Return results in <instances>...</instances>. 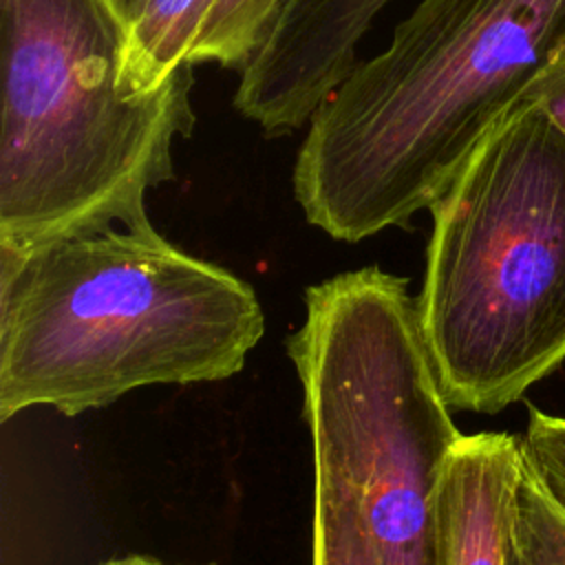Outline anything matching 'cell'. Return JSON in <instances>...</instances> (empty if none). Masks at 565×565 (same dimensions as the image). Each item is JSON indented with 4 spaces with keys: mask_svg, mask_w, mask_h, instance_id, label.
<instances>
[{
    "mask_svg": "<svg viewBox=\"0 0 565 565\" xmlns=\"http://www.w3.org/2000/svg\"><path fill=\"white\" fill-rule=\"evenodd\" d=\"M113 2H115L117 11L121 13V18L126 20L128 29H130V24L141 15V9H143V4H146V0H113Z\"/></svg>",
    "mask_w": 565,
    "mask_h": 565,
    "instance_id": "13",
    "label": "cell"
},
{
    "mask_svg": "<svg viewBox=\"0 0 565 565\" xmlns=\"http://www.w3.org/2000/svg\"><path fill=\"white\" fill-rule=\"evenodd\" d=\"M282 0H212L190 51V64L243 71L260 49Z\"/></svg>",
    "mask_w": 565,
    "mask_h": 565,
    "instance_id": "8",
    "label": "cell"
},
{
    "mask_svg": "<svg viewBox=\"0 0 565 565\" xmlns=\"http://www.w3.org/2000/svg\"><path fill=\"white\" fill-rule=\"evenodd\" d=\"M428 212L417 313L439 386L499 413L565 360V135L523 99Z\"/></svg>",
    "mask_w": 565,
    "mask_h": 565,
    "instance_id": "4",
    "label": "cell"
},
{
    "mask_svg": "<svg viewBox=\"0 0 565 565\" xmlns=\"http://www.w3.org/2000/svg\"><path fill=\"white\" fill-rule=\"evenodd\" d=\"M311 565H380L353 497L324 475L313 483Z\"/></svg>",
    "mask_w": 565,
    "mask_h": 565,
    "instance_id": "9",
    "label": "cell"
},
{
    "mask_svg": "<svg viewBox=\"0 0 565 565\" xmlns=\"http://www.w3.org/2000/svg\"><path fill=\"white\" fill-rule=\"evenodd\" d=\"M102 565H166V563L154 561V558H148V556H137V554H132V556L110 558V561H106V563H102Z\"/></svg>",
    "mask_w": 565,
    "mask_h": 565,
    "instance_id": "14",
    "label": "cell"
},
{
    "mask_svg": "<svg viewBox=\"0 0 565 565\" xmlns=\"http://www.w3.org/2000/svg\"><path fill=\"white\" fill-rule=\"evenodd\" d=\"M194 71L128 79L113 0H0V249L143 227L196 124Z\"/></svg>",
    "mask_w": 565,
    "mask_h": 565,
    "instance_id": "3",
    "label": "cell"
},
{
    "mask_svg": "<svg viewBox=\"0 0 565 565\" xmlns=\"http://www.w3.org/2000/svg\"><path fill=\"white\" fill-rule=\"evenodd\" d=\"M519 475V437L508 433L459 437L439 490V565H508Z\"/></svg>",
    "mask_w": 565,
    "mask_h": 565,
    "instance_id": "7",
    "label": "cell"
},
{
    "mask_svg": "<svg viewBox=\"0 0 565 565\" xmlns=\"http://www.w3.org/2000/svg\"><path fill=\"white\" fill-rule=\"evenodd\" d=\"M565 42V0H419L324 97L294 163L305 218L358 243L430 210Z\"/></svg>",
    "mask_w": 565,
    "mask_h": 565,
    "instance_id": "1",
    "label": "cell"
},
{
    "mask_svg": "<svg viewBox=\"0 0 565 565\" xmlns=\"http://www.w3.org/2000/svg\"><path fill=\"white\" fill-rule=\"evenodd\" d=\"M523 99L536 104L565 135V42L554 51V55L534 77Z\"/></svg>",
    "mask_w": 565,
    "mask_h": 565,
    "instance_id": "12",
    "label": "cell"
},
{
    "mask_svg": "<svg viewBox=\"0 0 565 565\" xmlns=\"http://www.w3.org/2000/svg\"><path fill=\"white\" fill-rule=\"evenodd\" d=\"M519 450L545 497L565 516V417L530 408Z\"/></svg>",
    "mask_w": 565,
    "mask_h": 565,
    "instance_id": "11",
    "label": "cell"
},
{
    "mask_svg": "<svg viewBox=\"0 0 565 565\" xmlns=\"http://www.w3.org/2000/svg\"><path fill=\"white\" fill-rule=\"evenodd\" d=\"M393 0H282L260 49L243 66L234 108L263 135L307 126L360 62V44Z\"/></svg>",
    "mask_w": 565,
    "mask_h": 565,
    "instance_id": "6",
    "label": "cell"
},
{
    "mask_svg": "<svg viewBox=\"0 0 565 565\" xmlns=\"http://www.w3.org/2000/svg\"><path fill=\"white\" fill-rule=\"evenodd\" d=\"M508 565H565V516L521 459Z\"/></svg>",
    "mask_w": 565,
    "mask_h": 565,
    "instance_id": "10",
    "label": "cell"
},
{
    "mask_svg": "<svg viewBox=\"0 0 565 565\" xmlns=\"http://www.w3.org/2000/svg\"><path fill=\"white\" fill-rule=\"evenodd\" d=\"M265 333L249 282L154 225L0 249V422L236 375Z\"/></svg>",
    "mask_w": 565,
    "mask_h": 565,
    "instance_id": "2",
    "label": "cell"
},
{
    "mask_svg": "<svg viewBox=\"0 0 565 565\" xmlns=\"http://www.w3.org/2000/svg\"><path fill=\"white\" fill-rule=\"evenodd\" d=\"M287 353L302 386L313 472L353 497L380 565H439L441 477L463 433L408 280L369 265L307 287Z\"/></svg>",
    "mask_w": 565,
    "mask_h": 565,
    "instance_id": "5",
    "label": "cell"
}]
</instances>
